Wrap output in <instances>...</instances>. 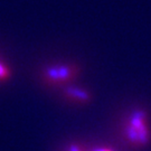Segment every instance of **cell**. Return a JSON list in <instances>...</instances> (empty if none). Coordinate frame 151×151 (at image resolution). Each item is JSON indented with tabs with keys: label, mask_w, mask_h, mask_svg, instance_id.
Listing matches in <instances>:
<instances>
[{
	"label": "cell",
	"mask_w": 151,
	"mask_h": 151,
	"mask_svg": "<svg viewBox=\"0 0 151 151\" xmlns=\"http://www.w3.org/2000/svg\"><path fill=\"white\" fill-rule=\"evenodd\" d=\"M63 93L67 99L80 103H88L92 100L90 92H87L86 90H83L81 87L67 86L63 90Z\"/></svg>",
	"instance_id": "obj_3"
},
{
	"label": "cell",
	"mask_w": 151,
	"mask_h": 151,
	"mask_svg": "<svg viewBox=\"0 0 151 151\" xmlns=\"http://www.w3.org/2000/svg\"><path fill=\"white\" fill-rule=\"evenodd\" d=\"M80 73V67L75 64H60L48 66L43 70L42 77L46 83L58 85L74 80Z\"/></svg>",
	"instance_id": "obj_2"
},
{
	"label": "cell",
	"mask_w": 151,
	"mask_h": 151,
	"mask_svg": "<svg viewBox=\"0 0 151 151\" xmlns=\"http://www.w3.org/2000/svg\"><path fill=\"white\" fill-rule=\"evenodd\" d=\"M11 73L9 67L0 62V81H7L10 77Z\"/></svg>",
	"instance_id": "obj_4"
},
{
	"label": "cell",
	"mask_w": 151,
	"mask_h": 151,
	"mask_svg": "<svg viewBox=\"0 0 151 151\" xmlns=\"http://www.w3.org/2000/svg\"><path fill=\"white\" fill-rule=\"evenodd\" d=\"M93 151H112V150H109V149H105V148H97V149H94Z\"/></svg>",
	"instance_id": "obj_6"
},
{
	"label": "cell",
	"mask_w": 151,
	"mask_h": 151,
	"mask_svg": "<svg viewBox=\"0 0 151 151\" xmlns=\"http://www.w3.org/2000/svg\"><path fill=\"white\" fill-rule=\"evenodd\" d=\"M124 134L132 146L143 147L150 141V130L147 124V114L143 111H135L131 114L124 127Z\"/></svg>",
	"instance_id": "obj_1"
},
{
	"label": "cell",
	"mask_w": 151,
	"mask_h": 151,
	"mask_svg": "<svg viewBox=\"0 0 151 151\" xmlns=\"http://www.w3.org/2000/svg\"><path fill=\"white\" fill-rule=\"evenodd\" d=\"M70 151H81V149L78 148V146H76V145H70Z\"/></svg>",
	"instance_id": "obj_5"
}]
</instances>
